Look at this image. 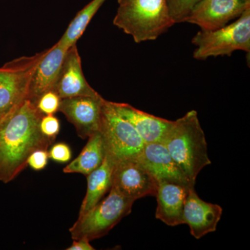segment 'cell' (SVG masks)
Wrapping results in <instances>:
<instances>
[{
  "label": "cell",
  "mask_w": 250,
  "mask_h": 250,
  "mask_svg": "<svg viewBox=\"0 0 250 250\" xmlns=\"http://www.w3.org/2000/svg\"><path fill=\"white\" fill-rule=\"evenodd\" d=\"M44 115L26 99L0 122V182L9 183L27 166L36 149H47L53 141L40 128Z\"/></svg>",
  "instance_id": "6da1fadb"
},
{
  "label": "cell",
  "mask_w": 250,
  "mask_h": 250,
  "mask_svg": "<svg viewBox=\"0 0 250 250\" xmlns=\"http://www.w3.org/2000/svg\"><path fill=\"white\" fill-rule=\"evenodd\" d=\"M179 168L194 185L199 173L211 164L197 111L188 112L174 124L164 141Z\"/></svg>",
  "instance_id": "7a4b0ae2"
},
{
  "label": "cell",
  "mask_w": 250,
  "mask_h": 250,
  "mask_svg": "<svg viewBox=\"0 0 250 250\" xmlns=\"http://www.w3.org/2000/svg\"><path fill=\"white\" fill-rule=\"evenodd\" d=\"M118 3L113 24L136 43L155 41L174 24L166 0H118Z\"/></svg>",
  "instance_id": "3957f363"
},
{
  "label": "cell",
  "mask_w": 250,
  "mask_h": 250,
  "mask_svg": "<svg viewBox=\"0 0 250 250\" xmlns=\"http://www.w3.org/2000/svg\"><path fill=\"white\" fill-rule=\"evenodd\" d=\"M196 46L193 58L206 60L219 56L230 57L238 50L250 52V8L234 22L213 31L200 30L192 39Z\"/></svg>",
  "instance_id": "277c9868"
},
{
  "label": "cell",
  "mask_w": 250,
  "mask_h": 250,
  "mask_svg": "<svg viewBox=\"0 0 250 250\" xmlns=\"http://www.w3.org/2000/svg\"><path fill=\"white\" fill-rule=\"evenodd\" d=\"M100 134L105 152L115 164L126 161H137L145 141L129 122L118 114L111 102L104 100L102 107Z\"/></svg>",
  "instance_id": "5b68a950"
},
{
  "label": "cell",
  "mask_w": 250,
  "mask_h": 250,
  "mask_svg": "<svg viewBox=\"0 0 250 250\" xmlns=\"http://www.w3.org/2000/svg\"><path fill=\"white\" fill-rule=\"evenodd\" d=\"M134 202L111 187L106 198L79 216L70 229L72 239L85 238L91 241L107 234L122 219L131 213Z\"/></svg>",
  "instance_id": "8992f818"
},
{
  "label": "cell",
  "mask_w": 250,
  "mask_h": 250,
  "mask_svg": "<svg viewBox=\"0 0 250 250\" xmlns=\"http://www.w3.org/2000/svg\"><path fill=\"white\" fill-rule=\"evenodd\" d=\"M45 52L20 57L0 67V122L27 99L33 75Z\"/></svg>",
  "instance_id": "52a82bcc"
},
{
  "label": "cell",
  "mask_w": 250,
  "mask_h": 250,
  "mask_svg": "<svg viewBox=\"0 0 250 250\" xmlns=\"http://www.w3.org/2000/svg\"><path fill=\"white\" fill-rule=\"evenodd\" d=\"M249 8L250 0H201L186 22L195 24L201 30H216L238 19Z\"/></svg>",
  "instance_id": "ba28073f"
},
{
  "label": "cell",
  "mask_w": 250,
  "mask_h": 250,
  "mask_svg": "<svg viewBox=\"0 0 250 250\" xmlns=\"http://www.w3.org/2000/svg\"><path fill=\"white\" fill-rule=\"evenodd\" d=\"M159 182L138 161L117 163L111 176V187L134 201L155 196Z\"/></svg>",
  "instance_id": "9c48e42d"
},
{
  "label": "cell",
  "mask_w": 250,
  "mask_h": 250,
  "mask_svg": "<svg viewBox=\"0 0 250 250\" xmlns=\"http://www.w3.org/2000/svg\"><path fill=\"white\" fill-rule=\"evenodd\" d=\"M104 100L100 95L62 99L59 111L75 126L80 138L88 139L100 131Z\"/></svg>",
  "instance_id": "30bf717a"
},
{
  "label": "cell",
  "mask_w": 250,
  "mask_h": 250,
  "mask_svg": "<svg viewBox=\"0 0 250 250\" xmlns=\"http://www.w3.org/2000/svg\"><path fill=\"white\" fill-rule=\"evenodd\" d=\"M137 161L159 182L195 187L172 159L162 143H146Z\"/></svg>",
  "instance_id": "8fae6325"
},
{
  "label": "cell",
  "mask_w": 250,
  "mask_h": 250,
  "mask_svg": "<svg viewBox=\"0 0 250 250\" xmlns=\"http://www.w3.org/2000/svg\"><path fill=\"white\" fill-rule=\"evenodd\" d=\"M223 214V208L216 204L204 201L190 188L184 206V224L188 225L194 238L200 239L208 233L214 232Z\"/></svg>",
  "instance_id": "7c38bea8"
},
{
  "label": "cell",
  "mask_w": 250,
  "mask_h": 250,
  "mask_svg": "<svg viewBox=\"0 0 250 250\" xmlns=\"http://www.w3.org/2000/svg\"><path fill=\"white\" fill-rule=\"evenodd\" d=\"M53 90L61 99L100 95L85 80L76 44L67 49L62 71Z\"/></svg>",
  "instance_id": "4fadbf2b"
},
{
  "label": "cell",
  "mask_w": 250,
  "mask_h": 250,
  "mask_svg": "<svg viewBox=\"0 0 250 250\" xmlns=\"http://www.w3.org/2000/svg\"><path fill=\"white\" fill-rule=\"evenodd\" d=\"M67 47L56 43L46 49L31 79L27 99L36 104L42 94L54 89L60 75Z\"/></svg>",
  "instance_id": "5bb4252c"
},
{
  "label": "cell",
  "mask_w": 250,
  "mask_h": 250,
  "mask_svg": "<svg viewBox=\"0 0 250 250\" xmlns=\"http://www.w3.org/2000/svg\"><path fill=\"white\" fill-rule=\"evenodd\" d=\"M118 114L134 126L146 143H164L174 121L137 109L126 103L111 102Z\"/></svg>",
  "instance_id": "9a60e30c"
},
{
  "label": "cell",
  "mask_w": 250,
  "mask_h": 250,
  "mask_svg": "<svg viewBox=\"0 0 250 250\" xmlns=\"http://www.w3.org/2000/svg\"><path fill=\"white\" fill-rule=\"evenodd\" d=\"M190 188L179 184L159 182L156 195V218L170 227L184 225V206Z\"/></svg>",
  "instance_id": "2e32d148"
},
{
  "label": "cell",
  "mask_w": 250,
  "mask_h": 250,
  "mask_svg": "<svg viewBox=\"0 0 250 250\" xmlns=\"http://www.w3.org/2000/svg\"><path fill=\"white\" fill-rule=\"evenodd\" d=\"M115 164L105 155L103 164L87 175V191L81 206L79 216H82L101 201L111 188V176Z\"/></svg>",
  "instance_id": "e0dca14e"
},
{
  "label": "cell",
  "mask_w": 250,
  "mask_h": 250,
  "mask_svg": "<svg viewBox=\"0 0 250 250\" xmlns=\"http://www.w3.org/2000/svg\"><path fill=\"white\" fill-rule=\"evenodd\" d=\"M104 144L100 131L88 138V142L80 155L63 168L64 173H80L88 175L98 168L104 159Z\"/></svg>",
  "instance_id": "ac0fdd59"
},
{
  "label": "cell",
  "mask_w": 250,
  "mask_h": 250,
  "mask_svg": "<svg viewBox=\"0 0 250 250\" xmlns=\"http://www.w3.org/2000/svg\"><path fill=\"white\" fill-rule=\"evenodd\" d=\"M105 1L106 0H92L89 4L81 10L69 24L67 30L57 43L67 48L76 44L77 41L83 35L92 18Z\"/></svg>",
  "instance_id": "d6986e66"
},
{
  "label": "cell",
  "mask_w": 250,
  "mask_h": 250,
  "mask_svg": "<svg viewBox=\"0 0 250 250\" xmlns=\"http://www.w3.org/2000/svg\"><path fill=\"white\" fill-rule=\"evenodd\" d=\"M201 0H166L167 11L174 24L186 22L195 5Z\"/></svg>",
  "instance_id": "ffe728a7"
},
{
  "label": "cell",
  "mask_w": 250,
  "mask_h": 250,
  "mask_svg": "<svg viewBox=\"0 0 250 250\" xmlns=\"http://www.w3.org/2000/svg\"><path fill=\"white\" fill-rule=\"evenodd\" d=\"M62 99L54 90L42 94L36 103V106L43 115H54L59 111Z\"/></svg>",
  "instance_id": "44dd1931"
},
{
  "label": "cell",
  "mask_w": 250,
  "mask_h": 250,
  "mask_svg": "<svg viewBox=\"0 0 250 250\" xmlns=\"http://www.w3.org/2000/svg\"><path fill=\"white\" fill-rule=\"evenodd\" d=\"M40 128L46 137L54 141L60 131V122L54 115H44L41 121Z\"/></svg>",
  "instance_id": "7402d4cb"
},
{
  "label": "cell",
  "mask_w": 250,
  "mask_h": 250,
  "mask_svg": "<svg viewBox=\"0 0 250 250\" xmlns=\"http://www.w3.org/2000/svg\"><path fill=\"white\" fill-rule=\"evenodd\" d=\"M48 155L49 159L56 162L65 164L72 159V150L66 143H57L49 149Z\"/></svg>",
  "instance_id": "603a6c76"
},
{
  "label": "cell",
  "mask_w": 250,
  "mask_h": 250,
  "mask_svg": "<svg viewBox=\"0 0 250 250\" xmlns=\"http://www.w3.org/2000/svg\"><path fill=\"white\" fill-rule=\"evenodd\" d=\"M49 155L47 149H36L27 159V166L36 171H40L45 168L48 163Z\"/></svg>",
  "instance_id": "cb8c5ba5"
},
{
  "label": "cell",
  "mask_w": 250,
  "mask_h": 250,
  "mask_svg": "<svg viewBox=\"0 0 250 250\" xmlns=\"http://www.w3.org/2000/svg\"><path fill=\"white\" fill-rule=\"evenodd\" d=\"M90 241L87 238H82L73 240L71 246L67 248V250H94L95 248L90 245Z\"/></svg>",
  "instance_id": "d4e9b609"
}]
</instances>
